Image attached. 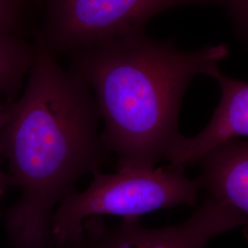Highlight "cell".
Segmentation results:
<instances>
[{
    "mask_svg": "<svg viewBox=\"0 0 248 248\" xmlns=\"http://www.w3.org/2000/svg\"><path fill=\"white\" fill-rule=\"evenodd\" d=\"M246 224L239 212L207 196L186 221L162 228L146 227L139 219L108 226L102 217H90L79 235L61 248H204L217 235Z\"/></svg>",
    "mask_w": 248,
    "mask_h": 248,
    "instance_id": "cell-5",
    "label": "cell"
},
{
    "mask_svg": "<svg viewBox=\"0 0 248 248\" xmlns=\"http://www.w3.org/2000/svg\"><path fill=\"white\" fill-rule=\"evenodd\" d=\"M209 77L220 85V102L201 133L192 137L180 135L172 145L166 157L172 169L183 170L220 143L248 136V82L231 78L218 66Z\"/></svg>",
    "mask_w": 248,
    "mask_h": 248,
    "instance_id": "cell-6",
    "label": "cell"
},
{
    "mask_svg": "<svg viewBox=\"0 0 248 248\" xmlns=\"http://www.w3.org/2000/svg\"><path fill=\"white\" fill-rule=\"evenodd\" d=\"M223 5L240 39L248 44V0H224Z\"/></svg>",
    "mask_w": 248,
    "mask_h": 248,
    "instance_id": "cell-9",
    "label": "cell"
},
{
    "mask_svg": "<svg viewBox=\"0 0 248 248\" xmlns=\"http://www.w3.org/2000/svg\"><path fill=\"white\" fill-rule=\"evenodd\" d=\"M29 73L23 95L0 104L6 117L0 152L9 160L10 185L21 188L6 213L5 228L12 248H54V207L112 155L101 142V117L91 90L62 68L43 37L37 38Z\"/></svg>",
    "mask_w": 248,
    "mask_h": 248,
    "instance_id": "cell-1",
    "label": "cell"
},
{
    "mask_svg": "<svg viewBox=\"0 0 248 248\" xmlns=\"http://www.w3.org/2000/svg\"><path fill=\"white\" fill-rule=\"evenodd\" d=\"M22 14V0H0V31L15 32Z\"/></svg>",
    "mask_w": 248,
    "mask_h": 248,
    "instance_id": "cell-10",
    "label": "cell"
},
{
    "mask_svg": "<svg viewBox=\"0 0 248 248\" xmlns=\"http://www.w3.org/2000/svg\"><path fill=\"white\" fill-rule=\"evenodd\" d=\"M230 53L226 45L193 52L144 31L78 52L72 71L91 90L104 122L100 138L117 170L153 169L180 137L178 114L186 88L209 76Z\"/></svg>",
    "mask_w": 248,
    "mask_h": 248,
    "instance_id": "cell-2",
    "label": "cell"
},
{
    "mask_svg": "<svg viewBox=\"0 0 248 248\" xmlns=\"http://www.w3.org/2000/svg\"><path fill=\"white\" fill-rule=\"evenodd\" d=\"M34 58V47L15 32L0 31V95L14 100Z\"/></svg>",
    "mask_w": 248,
    "mask_h": 248,
    "instance_id": "cell-8",
    "label": "cell"
},
{
    "mask_svg": "<svg viewBox=\"0 0 248 248\" xmlns=\"http://www.w3.org/2000/svg\"><path fill=\"white\" fill-rule=\"evenodd\" d=\"M50 48L78 51L144 31L150 18L186 5H223L224 0H48Z\"/></svg>",
    "mask_w": 248,
    "mask_h": 248,
    "instance_id": "cell-4",
    "label": "cell"
},
{
    "mask_svg": "<svg viewBox=\"0 0 248 248\" xmlns=\"http://www.w3.org/2000/svg\"><path fill=\"white\" fill-rule=\"evenodd\" d=\"M5 121H6V117H5L2 108L0 106V133H1V130L4 126V124H5ZM0 155H1V152H0ZM9 185H10V182H9V177L8 173H4L0 169V213H1V201H2L3 196L5 194V191H6L7 187Z\"/></svg>",
    "mask_w": 248,
    "mask_h": 248,
    "instance_id": "cell-11",
    "label": "cell"
},
{
    "mask_svg": "<svg viewBox=\"0 0 248 248\" xmlns=\"http://www.w3.org/2000/svg\"><path fill=\"white\" fill-rule=\"evenodd\" d=\"M90 186L83 192L65 197L52 219L54 248L77 238L82 224L90 217L119 216L139 219L147 213L176 207L195 206L202 188L200 179H189L182 170L170 167L122 169L115 174L93 173Z\"/></svg>",
    "mask_w": 248,
    "mask_h": 248,
    "instance_id": "cell-3",
    "label": "cell"
},
{
    "mask_svg": "<svg viewBox=\"0 0 248 248\" xmlns=\"http://www.w3.org/2000/svg\"><path fill=\"white\" fill-rule=\"evenodd\" d=\"M207 196L230 206L247 219L248 239V142H222L198 161Z\"/></svg>",
    "mask_w": 248,
    "mask_h": 248,
    "instance_id": "cell-7",
    "label": "cell"
}]
</instances>
